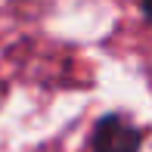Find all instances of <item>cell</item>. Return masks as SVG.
Listing matches in <instances>:
<instances>
[{
    "label": "cell",
    "instance_id": "obj_1",
    "mask_svg": "<svg viewBox=\"0 0 152 152\" xmlns=\"http://www.w3.org/2000/svg\"><path fill=\"white\" fill-rule=\"evenodd\" d=\"M143 134L124 115H102L93 130V152H140Z\"/></svg>",
    "mask_w": 152,
    "mask_h": 152
},
{
    "label": "cell",
    "instance_id": "obj_2",
    "mask_svg": "<svg viewBox=\"0 0 152 152\" xmlns=\"http://www.w3.org/2000/svg\"><path fill=\"white\" fill-rule=\"evenodd\" d=\"M140 6H143V16L152 22V0H140Z\"/></svg>",
    "mask_w": 152,
    "mask_h": 152
}]
</instances>
